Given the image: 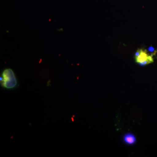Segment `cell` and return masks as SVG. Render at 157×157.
Wrapping results in <instances>:
<instances>
[{
  "label": "cell",
  "mask_w": 157,
  "mask_h": 157,
  "mask_svg": "<svg viewBox=\"0 0 157 157\" xmlns=\"http://www.w3.org/2000/svg\"><path fill=\"white\" fill-rule=\"evenodd\" d=\"M2 85L8 89H12L17 86V81L15 74L11 69H6L3 71Z\"/></svg>",
  "instance_id": "1"
},
{
  "label": "cell",
  "mask_w": 157,
  "mask_h": 157,
  "mask_svg": "<svg viewBox=\"0 0 157 157\" xmlns=\"http://www.w3.org/2000/svg\"><path fill=\"white\" fill-rule=\"evenodd\" d=\"M135 60L140 66H145L153 63V56L149 54L146 50L139 48L135 52Z\"/></svg>",
  "instance_id": "2"
},
{
  "label": "cell",
  "mask_w": 157,
  "mask_h": 157,
  "mask_svg": "<svg viewBox=\"0 0 157 157\" xmlns=\"http://www.w3.org/2000/svg\"><path fill=\"white\" fill-rule=\"evenodd\" d=\"M123 139L124 142L127 145H134L137 141L135 135L131 133H128L124 135Z\"/></svg>",
  "instance_id": "3"
}]
</instances>
